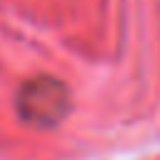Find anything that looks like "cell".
<instances>
[{"label":"cell","mask_w":160,"mask_h":160,"mask_svg":"<svg viewBox=\"0 0 160 160\" xmlns=\"http://www.w3.org/2000/svg\"><path fill=\"white\" fill-rule=\"evenodd\" d=\"M72 108L70 90L52 75H38L28 80L18 92V115L35 128L60 125Z\"/></svg>","instance_id":"6da1fadb"}]
</instances>
